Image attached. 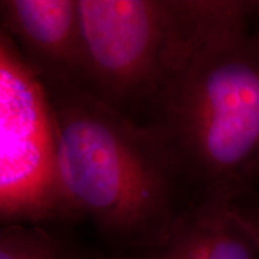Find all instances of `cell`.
I'll use <instances>...</instances> for the list:
<instances>
[{
    "instance_id": "1",
    "label": "cell",
    "mask_w": 259,
    "mask_h": 259,
    "mask_svg": "<svg viewBox=\"0 0 259 259\" xmlns=\"http://www.w3.org/2000/svg\"><path fill=\"white\" fill-rule=\"evenodd\" d=\"M42 84L66 219L88 218L109 238L156 250L194 208L160 137L78 85Z\"/></svg>"
},
{
    "instance_id": "2",
    "label": "cell",
    "mask_w": 259,
    "mask_h": 259,
    "mask_svg": "<svg viewBox=\"0 0 259 259\" xmlns=\"http://www.w3.org/2000/svg\"><path fill=\"white\" fill-rule=\"evenodd\" d=\"M193 205L235 204L259 181V30L215 34L149 116Z\"/></svg>"
},
{
    "instance_id": "3",
    "label": "cell",
    "mask_w": 259,
    "mask_h": 259,
    "mask_svg": "<svg viewBox=\"0 0 259 259\" xmlns=\"http://www.w3.org/2000/svg\"><path fill=\"white\" fill-rule=\"evenodd\" d=\"M84 44L80 88L145 124L194 52L252 23L245 0H78Z\"/></svg>"
},
{
    "instance_id": "4",
    "label": "cell",
    "mask_w": 259,
    "mask_h": 259,
    "mask_svg": "<svg viewBox=\"0 0 259 259\" xmlns=\"http://www.w3.org/2000/svg\"><path fill=\"white\" fill-rule=\"evenodd\" d=\"M0 215L6 225L66 219L46 88L0 32Z\"/></svg>"
},
{
    "instance_id": "5",
    "label": "cell",
    "mask_w": 259,
    "mask_h": 259,
    "mask_svg": "<svg viewBox=\"0 0 259 259\" xmlns=\"http://www.w3.org/2000/svg\"><path fill=\"white\" fill-rule=\"evenodd\" d=\"M2 31L42 83L82 85L84 44L78 0H2Z\"/></svg>"
},
{
    "instance_id": "6",
    "label": "cell",
    "mask_w": 259,
    "mask_h": 259,
    "mask_svg": "<svg viewBox=\"0 0 259 259\" xmlns=\"http://www.w3.org/2000/svg\"><path fill=\"white\" fill-rule=\"evenodd\" d=\"M149 259H259V231L236 204H200Z\"/></svg>"
},
{
    "instance_id": "7",
    "label": "cell",
    "mask_w": 259,
    "mask_h": 259,
    "mask_svg": "<svg viewBox=\"0 0 259 259\" xmlns=\"http://www.w3.org/2000/svg\"><path fill=\"white\" fill-rule=\"evenodd\" d=\"M0 259H70L64 246L38 225H6L0 234Z\"/></svg>"
},
{
    "instance_id": "8",
    "label": "cell",
    "mask_w": 259,
    "mask_h": 259,
    "mask_svg": "<svg viewBox=\"0 0 259 259\" xmlns=\"http://www.w3.org/2000/svg\"><path fill=\"white\" fill-rule=\"evenodd\" d=\"M235 204L245 212V215L254 223L255 227H257L259 231V204H257V205L252 204L251 206H246L241 203H235Z\"/></svg>"
},
{
    "instance_id": "9",
    "label": "cell",
    "mask_w": 259,
    "mask_h": 259,
    "mask_svg": "<svg viewBox=\"0 0 259 259\" xmlns=\"http://www.w3.org/2000/svg\"><path fill=\"white\" fill-rule=\"evenodd\" d=\"M253 25L259 30V0L254 2V12H253Z\"/></svg>"
},
{
    "instance_id": "10",
    "label": "cell",
    "mask_w": 259,
    "mask_h": 259,
    "mask_svg": "<svg viewBox=\"0 0 259 259\" xmlns=\"http://www.w3.org/2000/svg\"><path fill=\"white\" fill-rule=\"evenodd\" d=\"M144 259H149V257H147V258H144Z\"/></svg>"
}]
</instances>
